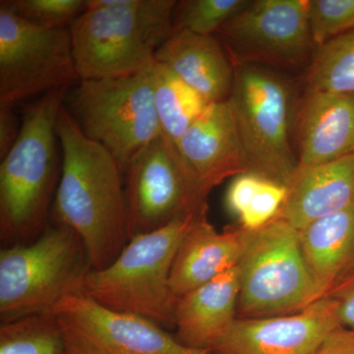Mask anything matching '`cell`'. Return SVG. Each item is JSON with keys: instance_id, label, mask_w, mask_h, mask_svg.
I'll return each mask as SVG.
<instances>
[{"instance_id": "6da1fadb", "label": "cell", "mask_w": 354, "mask_h": 354, "mask_svg": "<svg viewBox=\"0 0 354 354\" xmlns=\"http://www.w3.org/2000/svg\"><path fill=\"white\" fill-rule=\"evenodd\" d=\"M57 133L62 160L53 199L55 223L80 237L91 269H104L129 241L123 172L104 146L85 136L65 104Z\"/></svg>"}, {"instance_id": "7a4b0ae2", "label": "cell", "mask_w": 354, "mask_h": 354, "mask_svg": "<svg viewBox=\"0 0 354 354\" xmlns=\"http://www.w3.org/2000/svg\"><path fill=\"white\" fill-rule=\"evenodd\" d=\"M69 28L80 80L120 78L152 68L172 31L174 0H86Z\"/></svg>"}, {"instance_id": "3957f363", "label": "cell", "mask_w": 354, "mask_h": 354, "mask_svg": "<svg viewBox=\"0 0 354 354\" xmlns=\"http://www.w3.org/2000/svg\"><path fill=\"white\" fill-rule=\"evenodd\" d=\"M70 88L46 93L28 109L17 141L0 164V234L7 245L44 232L59 176L57 123Z\"/></svg>"}, {"instance_id": "277c9868", "label": "cell", "mask_w": 354, "mask_h": 354, "mask_svg": "<svg viewBox=\"0 0 354 354\" xmlns=\"http://www.w3.org/2000/svg\"><path fill=\"white\" fill-rule=\"evenodd\" d=\"M205 209L130 239L111 265L88 272L81 295L158 326L174 324L178 298L171 290L172 264L184 234L195 216Z\"/></svg>"}, {"instance_id": "5b68a950", "label": "cell", "mask_w": 354, "mask_h": 354, "mask_svg": "<svg viewBox=\"0 0 354 354\" xmlns=\"http://www.w3.org/2000/svg\"><path fill=\"white\" fill-rule=\"evenodd\" d=\"M82 241L68 227L55 223L29 243L0 251L1 322L53 314L64 297L78 295L91 271Z\"/></svg>"}, {"instance_id": "8992f818", "label": "cell", "mask_w": 354, "mask_h": 354, "mask_svg": "<svg viewBox=\"0 0 354 354\" xmlns=\"http://www.w3.org/2000/svg\"><path fill=\"white\" fill-rule=\"evenodd\" d=\"M227 102L249 171L288 187L298 169L292 84L277 70L241 65L234 67Z\"/></svg>"}, {"instance_id": "52a82bcc", "label": "cell", "mask_w": 354, "mask_h": 354, "mask_svg": "<svg viewBox=\"0 0 354 354\" xmlns=\"http://www.w3.org/2000/svg\"><path fill=\"white\" fill-rule=\"evenodd\" d=\"M237 268V318L288 315L321 299L304 259L299 230L279 216L259 230H246Z\"/></svg>"}, {"instance_id": "ba28073f", "label": "cell", "mask_w": 354, "mask_h": 354, "mask_svg": "<svg viewBox=\"0 0 354 354\" xmlns=\"http://www.w3.org/2000/svg\"><path fill=\"white\" fill-rule=\"evenodd\" d=\"M152 69L120 78L80 81L65 97V106L85 136L104 146L123 174L133 158L160 135Z\"/></svg>"}, {"instance_id": "9c48e42d", "label": "cell", "mask_w": 354, "mask_h": 354, "mask_svg": "<svg viewBox=\"0 0 354 354\" xmlns=\"http://www.w3.org/2000/svg\"><path fill=\"white\" fill-rule=\"evenodd\" d=\"M308 9L309 0H251L215 36L234 67L258 65L304 73L316 48Z\"/></svg>"}, {"instance_id": "30bf717a", "label": "cell", "mask_w": 354, "mask_h": 354, "mask_svg": "<svg viewBox=\"0 0 354 354\" xmlns=\"http://www.w3.org/2000/svg\"><path fill=\"white\" fill-rule=\"evenodd\" d=\"M80 81L69 28L32 25L0 2V102L15 104Z\"/></svg>"}, {"instance_id": "8fae6325", "label": "cell", "mask_w": 354, "mask_h": 354, "mask_svg": "<svg viewBox=\"0 0 354 354\" xmlns=\"http://www.w3.org/2000/svg\"><path fill=\"white\" fill-rule=\"evenodd\" d=\"M123 176L129 239L208 208V196L162 135L133 158Z\"/></svg>"}, {"instance_id": "7c38bea8", "label": "cell", "mask_w": 354, "mask_h": 354, "mask_svg": "<svg viewBox=\"0 0 354 354\" xmlns=\"http://www.w3.org/2000/svg\"><path fill=\"white\" fill-rule=\"evenodd\" d=\"M65 354H211L188 348L158 324L71 295L55 307Z\"/></svg>"}, {"instance_id": "4fadbf2b", "label": "cell", "mask_w": 354, "mask_h": 354, "mask_svg": "<svg viewBox=\"0 0 354 354\" xmlns=\"http://www.w3.org/2000/svg\"><path fill=\"white\" fill-rule=\"evenodd\" d=\"M341 326L334 299L323 297L302 311L264 318H237L212 353L312 354Z\"/></svg>"}, {"instance_id": "5bb4252c", "label": "cell", "mask_w": 354, "mask_h": 354, "mask_svg": "<svg viewBox=\"0 0 354 354\" xmlns=\"http://www.w3.org/2000/svg\"><path fill=\"white\" fill-rule=\"evenodd\" d=\"M176 149L184 167L206 196L228 177L249 171L227 100L209 104L179 139Z\"/></svg>"}, {"instance_id": "9a60e30c", "label": "cell", "mask_w": 354, "mask_h": 354, "mask_svg": "<svg viewBox=\"0 0 354 354\" xmlns=\"http://www.w3.org/2000/svg\"><path fill=\"white\" fill-rule=\"evenodd\" d=\"M298 167L354 155V95L304 92L295 118Z\"/></svg>"}, {"instance_id": "2e32d148", "label": "cell", "mask_w": 354, "mask_h": 354, "mask_svg": "<svg viewBox=\"0 0 354 354\" xmlns=\"http://www.w3.org/2000/svg\"><path fill=\"white\" fill-rule=\"evenodd\" d=\"M208 209L195 216L177 249L171 274L177 298L239 265L246 230L241 227L218 232L208 220Z\"/></svg>"}, {"instance_id": "e0dca14e", "label": "cell", "mask_w": 354, "mask_h": 354, "mask_svg": "<svg viewBox=\"0 0 354 354\" xmlns=\"http://www.w3.org/2000/svg\"><path fill=\"white\" fill-rule=\"evenodd\" d=\"M239 290L236 266L179 297L176 339L188 348L212 353L237 319Z\"/></svg>"}, {"instance_id": "ac0fdd59", "label": "cell", "mask_w": 354, "mask_h": 354, "mask_svg": "<svg viewBox=\"0 0 354 354\" xmlns=\"http://www.w3.org/2000/svg\"><path fill=\"white\" fill-rule=\"evenodd\" d=\"M354 204V155L298 167L279 218L300 230Z\"/></svg>"}, {"instance_id": "d6986e66", "label": "cell", "mask_w": 354, "mask_h": 354, "mask_svg": "<svg viewBox=\"0 0 354 354\" xmlns=\"http://www.w3.org/2000/svg\"><path fill=\"white\" fill-rule=\"evenodd\" d=\"M156 62L171 69L209 102L227 101L234 85V67L215 35L171 32L156 53Z\"/></svg>"}, {"instance_id": "ffe728a7", "label": "cell", "mask_w": 354, "mask_h": 354, "mask_svg": "<svg viewBox=\"0 0 354 354\" xmlns=\"http://www.w3.org/2000/svg\"><path fill=\"white\" fill-rule=\"evenodd\" d=\"M307 267L320 297L354 272V204L299 230Z\"/></svg>"}, {"instance_id": "44dd1931", "label": "cell", "mask_w": 354, "mask_h": 354, "mask_svg": "<svg viewBox=\"0 0 354 354\" xmlns=\"http://www.w3.org/2000/svg\"><path fill=\"white\" fill-rule=\"evenodd\" d=\"M153 101L160 135L176 146L209 102L164 64L153 66Z\"/></svg>"}, {"instance_id": "7402d4cb", "label": "cell", "mask_w": 354, "mask_h": 354, "mask_svg": "<svg viewBox=\"0 0 354 354\" xmlns=\"http://www.w3.org/2000/svg\"><path fill=\"white\" fill-rule=\"evenodd\" d=\"M304 84V92L354 95V31L317 46Z\"/></svg>"}, {"instance_id": "603a6c76", "label": "cell", "mask_w": 354, "mask_h": 354, "mask_svg": "<svg viewBox=\"0 0 354 354\" xmlns=\"http://www.w3.org/2000/svg\"><path fill=\"white\" fill-rule=\"evenodd\" d=\"M0 354H65L64 333L53 314L2 323Z\"/></svg>"}, {"instance_id": "cb8c5ba5", "label": "cell", "mask_w": 354, "mask_h": 354, "mask_svg": "<svg viewBox=\"0 0 354 354\" xmlns=\"http://www.w3.org/2000/svg\"><path fill=\"white\" fill-rule=\"evenodd\" d=\"M251 0H181L172 15L171 32L189 31L212 36L250 4Z\"/></svg>"}, {"instance_id": "d4e9b609", "label": "cell", "mask_w": 354, "mask_h": 354, "mask_svg": "<svg viewBox=\"0 0 354 354\" xmlns=\"http://www.w3.org/2000/svg\"><path fill=\"white\" fill-rule=\"evenodd\" d=\"M17 17L43 28H70L87 9L86 0H1Z\"/></svg>"}, {"instance_id": "484cf974", "label": "cell", "mask_w": 354, "mask_h": 354, "mask_svg": "<svg viewBox=\"0 0 354 354\" xmlns=\"http://www.w3.org/2000/svg\"><path fill=\"white\" fill-rule=\"evenodd\" d=\"M310 34L314 46L354 31V0H309Z\"/></svg>"}, {"instance_id": "4316f807", "label": "cell", "mask_w": 354, "mask_h": 354, "mask_svg": "<svg viewBox=\"0 0 354 354\" xmlns=\"http://www.w3.org/2000/svg\"><path fill=\"white\" fill-rule=\"evenodd\" d=\"M288 195V187L283 184L263 178L245 212L239 218V227L256 230L278 218Z\"/></svg>"}, {"instance_id": "83f0119b", "label": "cell", "mask_w": 354, "mask_h": 354, "mask_svg": "<svg viewBox=\"0 0 354 354\" xmlns=\"http://www.w3.org/2000/svg\"><path fill=\"white\" fill-rule=\"evenodd\" d=\"M263 178L254 172H244L234 176L225 192V205L227 213L239 220L258 189Z\"/></svg>"}, {"instance_id": "f1b7e54d", "label": "cell", "mask_w": 354, "mask_h": 354, "mask_svg": "<svg viewBox=\"0 0 354 354\" xmlns=\"http://www.w3.org/2000/svg\"><path fill=\"white\" fill-rule=\"evenodd\" d=\"M326 297L337 304L341 325L354 330V272L342 279Z\"/></svg>"}, {"instance_id": "f546056e", "label": "cell", "mask_w": 354, "mask_h": 354, "mask_svg": "<svg viewBox=\"0 0 354 354\" xmlns=\"http://www.w3.org/2000/svg\"><path fill=\"white\" fill-rule=\"evenodd\" d=\"M15 104L0 102V158L6 157L19 137L21 127Z\"/></svg>"}, {"instance_id": "4dcf8cb0", "label": "cell", "mask_w": 354, "mask_h": 354, "mask_svg": "<svg viewBox=\"0 0 354 354\" xmlns=\"http://www.w3.org/2000/svg\"><path fill=\"white\" fill-rule=\"evenodd\" d=\"M312 354H354V330L339 326Z\"/></svg>"}]
</instances>
